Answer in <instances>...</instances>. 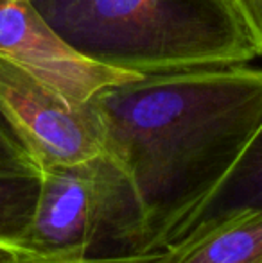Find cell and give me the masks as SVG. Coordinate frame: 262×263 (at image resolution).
Segmentation results:
<instances>
[{
    "mask_svg": "<svg viewBox=\"0 0 262 263\" xmlns=\"http://www.w3.org/2000/svg\"><path fill=\"white\" fill-rule=\"evenodd\" d=\"M241 2L244 6V11L252 22L253 29H255V34L259 38L262 49V0H241Z\"/></svg>",
    "mask_w": 262,
    "mask_h": 263,
    "instance_id": "11",
    "label": "cell"
},
{
    "mask_svg": "<svg viewBox=\"0 0 262 263\" xmlns=\"http://www.w3.org/2000/svg\"><path fill=\"white\" fill-rule=\"evenodd\" d=\"M0 172L40 174L36 163L22 147V143L14 138L2 118H0Z\"/></svg>",
    "mask_w": 262,
    "mask_h": 263,
    "instance_id": "9",
    "label": "cell"
},
{
    "mask_svg": "<svg viewBox=\"0 0 262 263\" xmlns=\"http://www.w3.org/2000/svg\"><path fill=\"white\" fill-rule=\"evenodd\" d=\"M90 102L138 202L136 251H158L189 231L262 127V66L142 76Z\"/></svg>",
    "mask_w": 262,
    "mask_h": 263,
    "instance_id": "1",
    "label": "cell"
},
{
    "mask_svg": "<svg viewBox=\"0 0 262 263\" xmlns=\"http://www.w3.org/2000/svg\"><path fill=\"white\" fill-rule=\"evenodd\" d=\"M164 249V263H262V210L203 220Z\"/></svg>",
    "mask_w": 262,
    "mask_h": 263,
    "instance_id": "6",
    "label": "cell"
},
{
    "mask_svg": "<svg viewBox=\"0 0 262 263\" xmlns=\"http://www.w3.org/2000/svg\"><path fill=\"white\" fill-rule=\"evenodd\" d=\"M86 58L138 76L248 65L262 58L241 0H34Z\"/></svg>",
    "mask_w": 262,
    "mask_h": 263,
    "instance_id": "2",
    "label": "cell"
},
{
    "mask_svg": "<svg viewBox=\"0 0 262 263\" xmlns=\"http://www.w3.org/2000/svg\"><path fill=\"white\" fill-rule=\"evenodd\" d=\"M0 58L74 104H86L102 90L142 77L76 50L43 18L34 0H0Z\"/></svg>",
    "mask_w": 262,
    "mask_h": 263,
    "instance_id": "5",
    "label": "cell"
},
{
    "mask_svg": "<svg viewBox=\"0 0 262 263\" xmlns=\"http://www.w3.org/2000/svg\"><path fill=\"white\" fill-rule=\"evenodd\" d=\"M22 261H27V258L22 254L20 249L0 242V263H22Z\"/></svg>",
    "mask_w": 262,
    "mask_h": 263,
    "instance_id": "12",
    "label": "cell"
},
{
    "mask_svg": "<svg viewBox=\"0 0 262 263\" xmlns=\"http://www.w3.org/2000/svg\"><path fill=\"white\" fill-rule=\"evenodd\" d=\"M140 210L130 181L110 156L40 172L31 220L16 247L27 261L79 260L104 243L136 251Z\"/></svg>",
    "mask_w": 262,
    "mask_h": 263,
    "instance_id": "3",
    "label": "cell"
},
{
    "mask_svg": "<svg viewBox=\"0 0 262 263\" xmlns=\"http://www.w3.org/2000/svg\"><path fill=\"white\" fill-rule=\"evenodd\" d=\"M40 190V174L0 172V242L16 247L31 220ZM18 249V247H16Z\"/></svg>",
    "mask_w": 262,
    "mask_h": 263,
    "instance_id": "8",
    "label": "cell"
},
{
    "mask_svg": "<svg viewBox=\"0 0 262 263\" xmlns=\"http://www.w3.org/2000/svg\"><path fill=\"white\" fill-rule=\"evenodd\" d=\"M237 210H262V127L223 184L198 211L189 231L199 222Z\"/></svg>",
    "mask_w": 262,
    "mask_h": 263,
    "instance_id": "7",
    "label": "cell"
},
{
    "mask_svg": "<svg viewBox=\"0 0 262 263\" xmlns=\"http://www.w3.org/2000/svg\"><path fill=\"white\" fill-rule=\"evenodd\" d=\"M165 249L158 251H130L115 254H92L68 261H22V263H164Z\"/></svg>",
    "mask_w": 262,
    "mask_h": 263,
    "instance_id": "10",
    "label": "cell"
},
{
    "mask_svg": "<svg viewBox=\"0 0 262 263\" xmlns=\"http://www.w3.org/2000/svg\"><path fill=\"white\" fill-rule=\"evenodd\" d=\"M0 118L40 172L106 154L104 133L92 102L74 104L0 58Z\"/></svg>",
    "mask_w": 262,
    "mask_h": 263,
    "instance_id": "4",
    "label": "cell"
}]
</instances>
